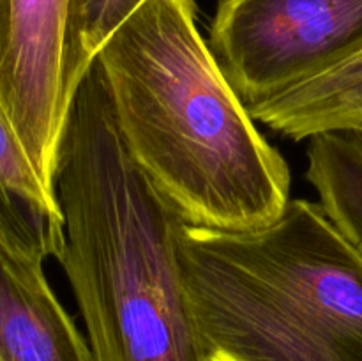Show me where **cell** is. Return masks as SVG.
I'll return each instance as SVG.
<instances>
[{
  "mask_svg": "<svg viewBox=\"0 0 362 361\" xmlns=\"http://www.w3.org/2000/svg\"><path fill=\"white\" fill-rule=\"evenodd\" d=\"M131 158L193 227L250 230L290 202V168L255 126L194 0H145L99 50Z\"/></svg>",
  "mask_w": 362,
  "mask_h": 361,
  "instance_id": "obj_1",
  "label": "cell"
},
{
  "mask_svg": "<svg viewBox=\"0 0 362 361\" xmlns=\"http://www.w3.org/2000/svg\"><path fill=\"white\" fill-rule=\"evenodd\" d=\"M0 227L35 257H60L64 218L0 103Z\"/></svg>",
  "mask_w": 362,
  "mask_h": 361,
  "instance_id": "obj_8",
  "label": "cell"
},
{
  "mask_svg": "<svg viewBox=\"0 0 362 361\" xmlns=\"http://www.w3.org/2000/svg\"><path fill=\"white\" fill-rule=\"evenodd\" d=\"M42 265L0 227V361H95Z\"/></svg>",
  "mask_w": 362,
  "mask_h": 361,
  "instance_id": "obj_6",
  "label": "cell"
},
{
  "mask_svg": "<svg viewBox=\"0 0 362 361\" xmlns=\"http://www.w3.org/2000/svg\"><path fill=\"white\" fill-rule=\"evenodd\" d=\"M247 110L255 120L297 142L362 130V52Z\"/></svg>",
  "mask_w": 362,
  "mask_h": 361,
  "instance_id": "obj_7",
  "label": "cell"
},
{
  "mask_svg": "<svg viewBox=\"0 0 362 361\" xmlns=\"http://www.w3.org/2000/svg\"><path fill=\"white\" fill-rule=\"evenodd\" d=\"M184 285L205 361H362V253L318 202L267 225H184Z\"/></svg>",
  "mask_w": 362,
  "mask_h": 361,
  "instance_id": "obj_3",
  "label": "cell"
},
{
  "mask_svg": "<svg viewBox=\"0 0 362 361\" xmlns=\"http://www.w3.org/2000/svg\"><path fill=\"white\" fill-rule=\"evenodd\" d=\"M80 84L71 50V0H0V103L52 191Z\"/></svg>",
  "mask_w": 362,
  "mask_h": 361,
  "instance_id": "obj_5",
  "label": "cell"
},
{
  "mask_svg": "<svg viewBox=\"0 0 362 361\" xmlns=\"http://www.w3.org/2000/svg\"><path fill=\"white\" fill-rule=\"evenodd\" d=\"M209 46L255 105L362 52V0H218Z\"/></svg>",
  "mask_w": 362,
  "mask_h": 361,
  "instance_id": "obj_4",
  "label": "cell"
},
{
  "mask_svg": "<svg viewBox=\"0 0 362 361\" xmlns=\"http://www.w3.org/2000/svg\"><path fill=\"white\" fill-rule=\"evenodd\" d=\"M145 0H71V50L78 78L83 80L110 35Z\"/></svg>",
  "mask_w": 362,
  "mask_h": 361,
  "instance_id": "obj_10",
  "label": "cell"
},
{
  "mask_svg": "<svg viewBox=\"0 0 362 361\" xmlns=\"http://www.w3.org/2000/svg\"><path fill=\"white\" fill-rule=\"evenodd\" d=\"M62 264L95 361H205L184 285L186 222L122 140L98 62L81 80L59 151Z\"/></svg>",
  "mask_w": 362,
  "mask_h": 361,
  "instance_id": "obj_2",
  "label": "cell"
},
{
  "mask_svg": "<svg viewBox=\"0 0 362 361\" xmlns=\"http://www.w3.org/2000/svg\"><path fill=\"white\" fill-rule=\"evenodd\" d=\"M306 177L322 209L362 253V130L311 137Z\"/></svg>",
  "mask_w": 362,
  "mask_h": 361,
  "instance_id": "obj_9",
  "label": "cell"
}]
</instances>
